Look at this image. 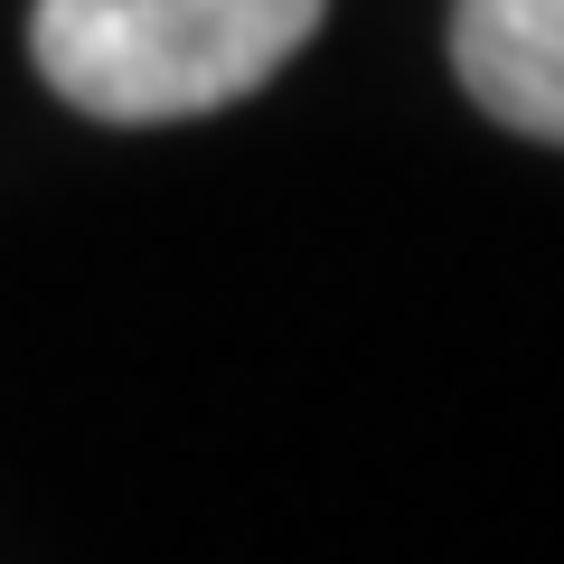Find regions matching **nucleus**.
<instances>
[{
	"label": "nucleus",
	"mask_w": 564,
	"mask_h": 564,
	"mask_svg": "<svg viewBox=\"0 0 564 564\" xmlns=\"http://www.w3.org/2000/svg\"><path fill=\"white\" fill-rule=\"evenodd\" d=\"M329 0H39L29 57L95 122H198L273 85Z\"/></svg>",
	"instance_id": "obj_1"
},
{
	"label": "nucleus",
	"mask_w": 564,
	"mask_h": 564,
	"mask_svg": "<svg viewBox=\"0 0 564 564\" xmlns=\"http://www.w3.org/2000/svg\"><path fill=\"white\" fill-rule=\"evenodd\" d=\"M452 66L489 122L527 141H564V0H462Z\"/></svg>",
	"instance_id": "obj_2"
}]
</instances>
